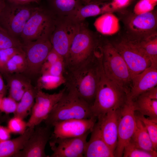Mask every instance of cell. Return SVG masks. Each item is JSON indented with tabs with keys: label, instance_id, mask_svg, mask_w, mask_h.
<instances>
[{
	"label": "cell",
	"instance_id": "cell-1",
	"mask_svg": "<svg viewBox=\"0 0 157 157\" xmlns=\"http://www.w3.org/2000/svg\"><path fill=\"white\" fill-rule=\"evenodd\" d=\"M101 48L93 57L80 67L64 72L65 87L74 90L90 107L96 96L102 66Z\"/></svg>",
	"mask_w": 157,
	"mask_h": 157
},
{
	"label": "cell",
	"instance_id": "cell-2",
	"mask_svg": "<svg viewBox=\"0 0 157 157\" xmlns=\"http://www.w3.org/2000/svg\"><path fill=\"white\" fill-rule=\"evenodd\" d=\"M101 41L94 36L83 22L79 23L68 53L64 60V72L75 69L91 60Z\"/></svg>",
	"mask_w": 157,
	"mask_h": 157
},
{
	"label": "cell",
	"instance_id": "cell-3",
	"mask_svg": "<svg viewBox=\"0 0 157 157\" xmlns=\"http://www.w3.org/2000/svg\"><path fill=\"white\" fill-rule=\"evenodd\" d=\"M128 98V93L106 75L102 65L95 98L90 107L93 116L98 120L108 112L119 109Z\"/></svg>",
	"mask_w": 157,
	"mask_h": 157
},
{
	"label": "cell",
	"instance_id": "cell-4",
	"mask_svg": "<svg viewBox=\"0 0 157 157\" xmlns=\"http://www.w3.org/2000/svg\"><path fill=\"white\" fill-rule=\"evenodd\" d=\"M64 88L60 98L44 121L46 126L50 128L56 123L69 119L94 117L90 107L74 90L65 87Z\"/></svg>",
	"mask_w": 157,
	"mask_h": 157
},
{
	"label": "cell",
	"instance_id": "cell-5",
	"mask_svg": "<svg viewBox=\"0 0 157 157\" xmlns=\"http://www.w3.org/2000/svg\"><path fill=\"white\" fill-rule=\"evenodd\" d=\"M100 47L102 67L105 74L129 94L132 75L126 63L110 41H101Z\"/></svg>",
	"mask_w": 157,
	"mask_h": 157
},
{
	"label": "cell",
	"instance_id": "cell-6",
	"mask_svg": "<svg viewBox=\"0 0 157 157\" xmlns=\"http://www.w3.org/2000/svg\"><path fill=\"white\" fill-rule=\"evenodd\" d=\"M110 41L125 60L132 76L151 65L149 58L138 42L126 36Z\"/></svg>",
	"mask_w": 157,
	"mask_h": 157
},
{
	"label": "cell",
	"instance_id": "cell-7",
	"mask_svg": "<svg viewBox=\"0 0 157 157\" xmlns=\"http://www.w3.org/2000/svg\"><path fill=\"white\" fill-rule=\"evenodd\" d=\"M54 22L49 13L36 7L27 22L20 37L24 43L41 38H50L55 26Z\"/></svg>",
	"mask_w": 157,
	"mask_h": 157
},
{
	"label": "cell",
	"instance_id": "cell-8",
	"mask_svg": "<svg viewBox=\"0 0 157 157\" xmlns=\"http://www.w3.org/2000/svg\"><path fill=\"white\" fill-rule=\"evenodd\" d=\"M13 4L6 6L0 17V27L11 36L20 37L24 27L35 8Z\"/></svg>",
	"mask_w": 157,
	"mask_h": 157
},
{
	"label": "cell",
	"instance_id": "cell-9",
	"mask_svg": "<svg viewBox=\"0 0 157 157\" xmlns=\"http://www.w3.org/2000/svg\"><path fill=\"white\" fill-rule=\"evenodd\" d=\"M127 30L126 36L129 39L140 41L157 34V13L153 10L129 16L125 22Z\"/></svg>",
	"mask_w": 157,
	"mask_h": 157
},
{
	"label": "cell",
	"instance_id": "cell-10",
	"mask_svg": "<svg viewBox=\"0 0 157 157\" xmlns=\"http://www.w3.org/2000/svg\"><path fill=\"white\" fill-rule=\"evenodd\" d=\"M136 117L133 101L128 98L119 109L118 141L115 157L123 156L124 148L131 138L136 128Z\"/></svg>",
	"mask_w": 157,
	"mask_h": 157
},
{
	"label": "cell",
	"instance_id": "cell-11",
	"mask_svg": "<svg viewBox=\"0 0 157 157\" xmlns=\"http://www.w3.org/2000/svg\"><path fill=\"white\" fill-rule=\"evenodd\" d=\"M24 44L27 61L25 72L33 75L40 74L42 66L52 48L50 38H41Z\"/></svg>",
	"mask_w": 157,
	"mask_h": 157
},
{
	"label": "cell",
	"instance_id": "cell-12",
	"mask_svg": "<svg viewBox=\"0 0 157 157\" xmlns=\"http://www.w3.org/2000/svg\"><path fill=\"white\" fill-rule=\"evenodd\" d=\"M64 90L63 88L57 93L49 94L37 88L35 103L30 117L27 122V127L34 128L47 118Z\"/></svg>",
	"mask_w": 157,
	"mask_h": 157
},
{
	"label": "cell",
	"instance_id": "cell-13",
	"mask_svg": "<svg viewBox=\"0 0 157 157\" xmlns=\"http://www.w3.org/2000/svg\"><path fill=\"white\" fill-rule=\"evenodd\" d=\"M79 23L66 18L55 26L50 37L52 48L64 60L68 53Z\"/></svg>",
	"mask_w": 157,
	"mask_h": 157
},
{
	"label": "cell",
	"instance_id": "cell-14",
	"mask_svg": "<svg viewBox=\"0 0 157 157\" xmlns=\"http://www.w3.org/2000/svg\"><path fill=\"white\" fill-rule=\"evenodd\" d=\"M97 119H71L57 122L54 127L53 138H75L91 133Z\"/></svg>",
	"mask_w": 157,
	"mask_h": 157
},
{
	"label": "cell",
	"instance_id": "cell-15",
	"mask_svg": "<svg viewBox=\"0 0 157 157\" xmlns=\"http://www.w3.org/2000/svg\"><path fill=\"white\" fill-rule=\"evenodd\" d=\"M89 133L75 138H53L50 142L53 151L50 157H83L86 139Z\"/></svg>",
	"mask_w": 157,
	"mask_h": 157
},
{
	"label": "cell",
	"instance_id": "cell-16",
	"mask_svg": "<svg viewBox=\"0 0 157 157\" xmlns=\"http://www.w3.org/2000/svg\"><path fill=\"white\" fill-rule=\"evenodd\" d=\"M50 127H38L34 130L23 149L16 154V157H45V149L50 138Z\"/></svg>",
	"mask_w": 157,
	"mask_h": 157
},
{
	"label": "cell",
	"instance_id": "cell-17",
	"mask_svg": "<svg viewBox=\"0 0 157 157\" xmlns=\"http://www.w3.org/2000/svg\"><path fill=\"white\" fill-rule=\"evenodd\" d=\"M157 85V66L151 65L141 73L132 76L128 98L133 101Z\"/></svg>",
	"mask_w": 157,
	"mask_h": 157
},
{
	"label": "cell",
	"instance_id": "cell-18",
	"mask_svg": "<svg viewBox=\"0 0 157 157\" xmlns=\"http://www.w3.org/2000/svg\"><path fill=\"white\" fill-rule=\"evenodd\" d=\"M119 109L108 112L97 121L104 140L114 153L117 143Z\"/></svg>",
	"mask_w": 157,
	"mask_h": 157
},
{
	"label": "cell",
	"instance_id": "cell-19",
	"mask_svg": "<svg viewBox=\"0 0 157 157\" xmlns=\"http://www.w3.org/2000/svg\"><path fill=\"white\" fill-rule=\"evenodd\" d=\"M91 133L90 138L86 144L83 157H115L114 153L104 140L98 122Z\"/></svg>",
	"mask_w": 157,
	"mask_h": 157
},
{
	"label": "cell",
	"instance_id": "cell-20",
	"mask_svg": "<svg viewBox=\"0 0 157 157\" xmlns=\"http://www.w3.org/2000/svg\"><path fill=\"white\" fill-rule=\"evenodd\" d=\"M34 128L27 127L24 133L16 138L0 142V157H14L23 149L33 132Z\"/></svg>",
	"mask_w": 157,
	"mask_h": 157
},
{
	"label": "cell",
	"instance_id": "cell-21",
	"mask_svg": "<svg viewBox=\"0 0 157 157\" xmlns=\"http://www.w3.org/2000/svg\"><path fill=\"white\" fill-rule=\"evenodd\" d=\"M108 4L91 2L81 6L75 12L67 18L76 23L83 22L87 18L111 12Z\"/></svg>",
	"mask_w": 157,
	"mask_h": 157
},
{
	"label": "cell",
	"instance_id": "cell-22",
	"mask_svg": "<svg viewBox=\"0 0 157 157\" xmlns=\"http://www.w3.org/2000/svg\"><path fill=\"white\" fill-rule=\"evenodd\" d=\"M135 111L157 121V99L151 98L144 92L133 100Z\"/></svg>",
	"mask_w": 157,
	"mask_h": 157
},
{
	"label": "cell",
	"instance_id": "cell-23",
	"mask_svg": "<svg viewBox=\"0 0 157 157\" xmlns=\"http://www.w3.org/2000/svg\"><path fill=\"white\" fill-rule=\"evenodd\" d=\"M94 25L98 32L105 35L116 34L120 28L118 19L111 12L102 14L96 19Z\"/></svg>",
	"mask_w": 157,
	"mask_h": 157
},
{
	"label": "cell",
	"instance_id": "cell-24",
	"mask_svg": "<svg viewBox=\"0 0 157 157\" xmlns=\"http://www.w3.org/2000/svg\"><path fill=\"white\" fill-rule=\"evenodd\" d=\"M136 128L131 140L137 148L144 151L156 152L148 132L142 122L136 117Z\"/></svg>",
	"mask_w": 157,
	"mask_h": 157
},
{
	"label": "cell",
	"instance_id": "cell-25",
	"mask_svg": "<svg viewBox=\"0 0 157 157\" xmlns=\"http://www.w3.org/2000/svg\"><path fill=\"white\" fill-rule=\"evenodd\" d=\"M8 79L9 96L19 101L25 91L32 86L30 81L21 73L10 74Z\"/></svg>",
	"mask_w": 157,
	"mask_h": 157
},
{
	"label": "cell",
	"instance_id": "cell-26",
	"mask_svg": "<svg viewBox=\"0 0 157 157\" xmlns=\"http://www.w3.org/2000/svg\"><path fill=\"white\" fill-rule=\"evenodd\" d=\"M37 89L32 86L25 92L18 103L17 109L13 113L14 116L23 119L31 112L35 103Z\"/></svg>",
	"mask_w": 157,
	"mask_h": 157
},
{
	"label": "cell",
	"instance_id": "cell-27",
	"mask_svg": "<svg viewBox=\"0 0 157 157\" xmlns=\"http://www.w3.org/2000/svg\"><path fill=\"white\" fill-rule=\"evenodd\" d=\"M27 61L25 53L23 51L13 56L2 69L10 74L25 72Z\"/></svg>",
	"mask_w": 157,
	"mask_h": 157
},
{
	"label": "cell",
	"instance_id": "cell-28",
	"mask_svg": "<svg viewBox=\"0 0 157 157\" xmlns=\"http://www.w3.org/2000/svg\"><path fill=\"white\" fill-rule=\"evenodd\" d=\"M65 79L63 76H56L47 74H43L38 79L37 88L42 90H52L64 84Z\"/></svg>",
	"mask_w": 157,
	"mask_h": 157
},
{
	"label": "cell",
	"instance_id": "cell-29",
	"mask_svg": "<svg viewBox=\"0 0 157 157\" xmlns=\"http://www.w3.org/2000/svg\"><path fill=\"white\" fill-rule=\"evenodd\" d=\"M138 42L149 58L151 65L157 66V34Z\"/></svg>",
	"mask_w": 157,
	"mask_h": 157
},
{
	"label": "cell",
	"instance_id": "cell-30",
	"mask_svg": "<svg viewBox=\"0 0 157 157\" xmlns=\"http://www.w3.org/2000/svg\"><path fill=\"white\" fill-rule=\"evenodd\" d=\"M54 5L59 13L67 17L82 5L80 0H54Z\"/></svg>",
	"mask_w": 157,
	"mask_h": 157
},
{
	"label": "cell",
	"instance_id": "cell-31",
	"mask_svg": "<svg viewBox=\"0 0 157 157\" xmlns=\"http://www.w3.org/2000/svg\"><path fill=\"white\" fill-rule=\"evenodd\" d=\"M136 117L143 123L151 140L155 149H157V121L146 118L144 115L135 113Z\"/></svg>",
	"mask_w": 157,
	"mask_h": 157
},
{
	"label": "cell",
	"instance_id": "cell-32",
	"mask_svg": "<svg viewBox=\"0 0 157 157\" xmlns=\"http://www.w3.org/2000/svg\"><path fill=\"white\" fill-rule=\"evenodd\" d=\"M156 152L147 151L136 147L130 140L125 147L123 152L124 157H156Z\"/></svg>",
	"mask_w": 157,
	"mask_h": 157
},
{
	"label": "cell",
	"instance_id": "cell-33",
	"mask_svg": "<svg viewBox=\"0 0 157 157\" xmlns=\"http://www.w3.org/2000/svg\"><path fill=\"white\" fill-rule=\"evenodd\" d=\"M23 45L19 40L11 36L0 27V49L11 47L23 48Z\"/></svg>",
	"mask_w": 157,
	"mask_h": 157
},
{
	"label": "cell",
	"instance_id": "cell-34",
	"mask_svg": "<svg viewBox=\"0 0 157 157\" xmlns=\"http://www.w3.org/2000/svg\"><path fill=\"white\" fill-rule=\"evenodd\" d=\"M7 128L11 133L21 135L27 128V122L20 117L14 116L8 122Z\"/></svg>",
	"mask_w": 157,
	"mask_h": 157
},
{
	"label": "cell",
	"instance_id": "cell-35",
	"mask_svg": "<svg viewBox=\"0 0 157 157\" xmlns=\"http://www.w3.org/2000/svg\"><path fill=\"white\" fill-rule=\"evenodd\" d=\"M24 51L23 48L19 47L0 49V69H3L6 63L13 56Z\"/></svg>",
	"mask_w": 157,
	"mask_h": 157
},
{
	"label": "cell",
	"instance_id": "cell-36",
	"mask_svg": "<svg viewBox=\"0 0 157 157\" xmlns=\"http://www.w3.org/2000/svg\"><path fill=\"white\" fill-rule=\"evenodd\" d=\"M18 103L9 96L3 97L0 106V111L6 114L14 113L16 111Z\"/></svg>",
	"mask_w": 157,
	"mask_h": 157
},
{
	"label": "cell",
	"instance_id": "cell-37",
	"mask_svg": "<svg viewBox=\"0 0 157 157\" xmlns=\"http://www.w3.org/2000/svg\"><path fill=\"white\" fill-rule=\"evenodd\" d=\"M64 70V59H61L51 65L41 74H47L56 76H63Z\"/></svg>",
	"mask_w": 157,
	"mask_h": 157
},
{
	"label": "cell",
	"instance_id": "cell-38",
	"mask_svg": "<svg viewBox=\"0 0 157 157\" xmlns=\"http://www.w3.org/2000/svg\"><path fill=\"white\" fill-rule=\"evenodd\" d=\"M155 3L152 0H141L135 6L134 13L139 15L150 12L153 10Z\"/></svg>",
	"mask_w": 157,
	"mask_h": 157
},
{
	"label": "cell",
	"instance_id": "cell-39",
	"mask_svg": "<svg viewBox=\"0 0 157 157\" xmlns=\"http://www.w3.org/2000/svg\"><path fill=\"white\" fill-rule=\"evenodd\" d=\"M61 59L63 58L52 48L48 53L42 66L40 74L44 71L51 65Z\"/></svg>",
	"mask_w": 157,
	"mask_h": 157
},
{
	"label": "cell",
	"instance_id": "cell-40",
	"mask_svg": "<svg viewBox=\"0 0 157 157\" xmlns=\"http://www.w3.org/2000/svg\"><path fill=\"white\" fill-rule=\"evenodd\" d=\"M11 133L7 127L0 125V142L10 139Z\"/></svg>",
	"mask_w": 157,
	"mask_h": 157
},
{
	"label": "cell",
	"instance_id": "cell-41",
	"mask_svg": "<svg viewBox=\"0 0 157 157\" xmlns=\"http://www.w3.org/2000/svg\"><path fill=\"white\" fill-rule=\"evenodd\" d=\"M130 0H113L111 3L112 10L122 8L126 6Z\"/></svg>",
	"mask_w": 157,
	"mask_h": 157
},
{
	"label": "cell",
	"instance_id": "cell-42",
	"mask_svg": "<svg viewBox=\"0 0 157 157\" xmlns=\"http://www.w3.org/2000/svg\"><path fill=\"white\" fill-rule=\"evenodd\" d=\"M13 4L18 5H24L32 2L38 3L40 0H8Z\"/></svg>",
	"mask_w": 157,
	"mask_h": 157
},
{
	"label": "cell",
	"instance_id": "cell-43",
	"mask_svg": "<svg viewBox=\"0 0 157 157\" xmlns=\"http://www.w3.org/2000/svg\"><path fill=\"white\" fill-rule=\"evenodd\" d=\"M6 90V87L0 75V94L3 96Z\"/></svg>",
	"mask_w": 157,
	"mask_h": 157
},
{
	"label": "cell",
	"instance_id": "cell-44",
	"mask_svg": "<svg viewBox=\"0 0 157 157\" xmlns=\"http://www.w3.org/2000/svg\"><path fill=\"white\" fill-rule=\"evenodd\" d=\"M5 6L4 1L3 0H0V17Z\"/></svg>",
	"mask_w": 157,
	"mask_h": 157
},
{
	"label": "cell",
	"instance_id": "cell-45",
	"mask_svg": "<svg viewBox=\"0 0 157 157\" xmlns=\"http://www.w3.org/2000/svg\"><path fill=\"white\" fill-rule=\"evenodd\" d=\"M85 4L91 2L92 0H81Z\"/></svg>",
	"mask_w": 157,
	"mask_h": 157
},
{
	"label": "cell",
	"instance_id": "cell-46",
	"mask_svg": "<svg viewBox=\"0 0 157 157\" xmlns=\"http://www.w3.org/2000/svg\"><path fill=\"white\" fill-rule=\"evenodd\" d=\"M3 97V96L0 94V106H1L2 101V99Z\"/></svg>",
	"mask_w": 157,
	"mask_h": 157
},
{
	"label": "cell",
	"instance_id": "cell-47",
	"mask_svg": "<svg viewBox=\"0 0 157 157\" xmlns=\"http://www.w3.org/2000/svg\"><path fill=\"white\" fill-rule=\"evenodd\" d=\"M110 0H99V1H107Z\"/></svg>",
	"mask_w": 157,
	"mask_h": 157
},
{
	"label": "cell",
	"instance_id": "cell-48",
	"mask_svg": "<svg viewBox=\"0 0 157 157\" xmlns=\"http://www.w3.org/2000/svg\"><path fill=\"white\" fill-rule=\"evenodd\" d=\"M154 3H156L157 2V0H152Z\"/></svg>",
	"mask_w": 157,
	"mask_h": 157
},
{
	"label": "cell",
	"instance_id": "cell-49",
	"mask_svg": "<svg viewBox=\"0 0 157 157\" xmlns=\"http://www.w3.org/2000/svg\"><path fill=\"white\" fill-rule=\"evenodd\" d=\"M1 112L0 111V119H1Z\"/></svg>",
	"mask_w": 157,
	"mask_h": 157
}]
</instances>
